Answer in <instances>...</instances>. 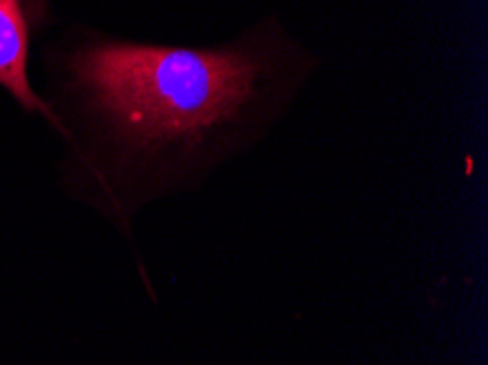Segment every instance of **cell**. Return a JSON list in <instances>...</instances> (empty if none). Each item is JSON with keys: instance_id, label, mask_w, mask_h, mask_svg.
Segmentation results:
<instances>
[{"instance_id": "cell-1", "label": "cell", "mask_w": 488, "mask_h": 365, "mask_svg": "<svg viewBox=\"0 0 488 365\" xmlns=\"http://www.w3.org/2000/svg\"><path fill=\"white\" fill-rule=\"evenodd\" d=\"M48 68L59 186L127 232L142 208L197 190L265 142L320 57L265 16L204 46L83 31L53 48Z\"/></svg>"}, {"instance_id": "cell-2", "label": "cell", "mask_w": 488, "mask_h": 365, "mask_svg": "<svg viewBox=\"0 0 488 365\" xmlns=\"http://www.w3.org/2000/svg\"><path fill=\"white\" fill-rule=\"evenodd\" d=\"M31 22L22 0H0V90H5L26 114H37L53 125L44 96L29 77Z\"/></svg>"}]
</instances>
